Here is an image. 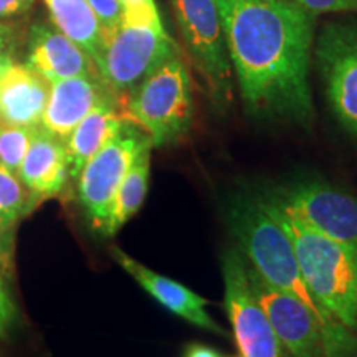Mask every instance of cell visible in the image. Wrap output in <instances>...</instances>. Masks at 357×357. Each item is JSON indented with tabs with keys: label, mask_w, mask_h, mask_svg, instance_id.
I'll use <instances>...</instances> for the list:
<instances>
[{
	"label": "cell",
	"mask_w": 357,
	"mask_h": 357,
	"mask_svg": "<svg viewBox=\"0 0 357 357\" xmlns=\"http://www.w3.org/2000/svg\"><path fill=\"white\" fill-rule=\"evenodd\" d=\"M231 68L253 116L307 123L314 15L296 0H215Z\"/></svg>",
	"instance_id": "1"
},
{
	"label": "cell",
	"mask_w": 357,
	"mask_h": 357,
	"mask_svg": "<svg viewBox=\"0 0 357 357\" xmlns=\"http://www.w3.org/2000/svg\"><path fill=\"white\" fill-rule=\"evenodd\" d=\"M227 223L248 265L268 284L301 301L319 326L326 357H357V336L318 301L303 278L291 240L261 195L230 199Z\"/></svg>",
	"instance_id": "2"
},
{
	"label": "cell",
	"mask_w": 357,
	"mask_h": 357,
	"mask_svg": "<svg viewBox=\"0 0 357 357\" xmlns=\"http://www.w3.org/2000/svg\"><path fill=\"white\" fill-rule=\"evenodd\" d=\"M263 199V197H261ZM268 205L287 231L307 288L352 333H357V247L328 238Z\"/></svg>",
	"instance_id": "3"
},
{
	"label": "cell",
	"mask_w": 357,
	"mask_h": 357,
	"mask_svg": "<svg viewBox=\"0 0 357 357\" xmlns=\"http://www.w3.org/2000/svg\"><path fill=\"white\" fill-rule=\"evenodd\" d=\"M123 118L144 131L153 146H166L189 131L194 118L192 79L181 55L171 58L118 100Z\"/></svg>",
	"instance_id": "4"
},
{
	"label": "cell",
	"mask_w": 357,
	"mask_h": 357,
	"mask_svg": "<svg viewBox=\"0 0 357 357\" xmlns=\"http://www.w3.org/2000/svg\"><path fill=\"white\" fill-rule=\"evenodd\" d=\"M177 55V45L164 25L123 20L118 29L105 35L95 65L105 86L116 100H121Z\"/></svg>",
	"instance_id": "5"
},
{
	"label": "cell",
	"mask_w": 357,
	"mask_h": 357,
	"mask_svg": "<svg viewBox=\"0 0 357 357\" xmlns=\"http://www.w3.org/2000/svg\"><path fill=\"white\" fill-rule=\"evenodd\" d=\"M278 211L328 238L357 247V199L319 181H301L263 192Z\"/></svg>",
	"instance_id": "6"
},
{
	"label": "cell",
	"mask_w": 357,
	"mask_h": 357,
	"mask_svg": "<svg viewBox=\"0 0 357 357\" xmlns=\"http://www.w3.org/2000/svg\"><path fill=\"white\" fill-rule=\"evenodd\" d=\"M153 141L144 131L131 123L121 129L101 147L77 177L78 199L83 211L96 230L105 231L113 199L123 178L142 151L149 149Z\"/></svg>",
	"instance_id": "7"
},
{
	"label": "cell",
	"mask_w": 357,
	"mask_h": 357,
	"mask_svg": "<svg viewBox=\"0 0 357 357\" xmlns=\"http://www.w3.org/2000/svg\"><path fill=\"white\" fill-rule=\"evenodd\" d=\"M190 61L204 78L212 100L231 96V63L215 0H171Z\"/></svg>",
	"instance_id": "8"
},
{
	"label": "cell",
	"mask_w": 357,
	"mask_h": 357,
	"mask_svg": "<svg viewBox=\"0 0 357 357\" xmlns=\"http://www.w3.org/2000/svg\"><path fill=\"white\" fill-rule=\"evenodd\" d=\"M225 307L242 357H287L273 326L258 303L248 276L247 258L238 248L222 257Z\"/></svg>",
	"instance_id": "9"
},
{
	"label": "cell",
	"mask_w": 357,
	"mask_h": 357,
	"mask_svg": "<svg viewBox=\"0 0 357 357\" xmlns=\"http://www.w3.org/2000/svg\"><path fill=\"white\" fill-rule=\"evenodd\" d=\"M316 61L334 116L357 136V22L326 25L316 45Z\"/></svg>",
	"instance_id": "10"
},
{
	"label": "cell",
	"mask_w": 357,
	"mask_h": 357,
	"mask_svg": "<svg viewBox=\"0 0 357 357\" xmlns=\"http://www.w3.org/2000/svg\"><path fill=\"white\" fill-rule=\"evenodd\" d=\"M248 276L253 293L284 351L293 357H326L319 326L312 312L291 294L263 281L250 265Z\"/></svg>",
	"instance_id": "11"
},
{
	"label": "cell",
	"mask_w": 357,
	"mask_h": 357,
	"mask_svg": "<svg viewBox=\"0 0 357 357\" xmlns=\"http://www.w3.org/2000/svg\"><path fill=\"white\" fill-rule=\"evenodd\" d=\"M29 66L50 83L73 77H98L93 58L47 22H37L30 29Z\"/></svg>",
	"instance_id": "12"
},
{
	"label": "cell",
	"mask_w": 357,
	"mask_h": 357,
	"mask_svg": "<svg viewBox=\"0 0 357 357\" xmlns=\"http://www.w3.org/2000/svg\"><path fill=\"white\" fill-rule=\"evenodd\" d=\"M113 257L121 265L123 270L131 275L137 281V284L149 293L160 306L177 314L178 318L189 321L190 324L197 326V328L225 336V329L212 319V316L207 312V300L200 294L192 291L178 281L149 270L142 263L124 253L123 250L113 248Z\"/></svg>",
	"instance_id": "13"
},
{
	"label": "cell",
	"mask_w": 357,
	"mask_h": 357,
	"mask_svg": "<svg viewBox=\"0 0 357 357\" xmlns=\"http://www.w3.org/2000/svg\"><path fill=\"white\" fill-rule=\"evenodd\" d=\"M111 95L113 93L100 77H73L53 82L42 116V128L65 141L84 116Z\"/></svg>",
	"instance_id": "14"
},
{
	"label": "cell",
	"mask_w": 357,
	"mask_h": 357,
	"mask_svg": "<svg viewBox=\"0 0 357 357\" xmlns=\"http://www.w3.org/2000/svg\"><path fill=\"white\" fill-rule=\"evenodd\" d=\"M17 176L29 190L30 204L56 197L70 177L63 139L38 126Z\"/></svg>",
	"instance_id": "15"
},
{
	"label": "cell",
	"mask_w": 357,
	"mask_h": 357,
	"mask_svg": "<svg viewBox=\"0 0 357 357\" xmlns=\"http://www.w3.org/2000/svg\"><path fill=\"white\" fill-rule=\"evenodd\" d=\"M50 84L32 66L12 61L0 73V124L37 128L42 123Z\"/></svg>",
	"instance_id": "16"
},
{
	"label": "cell",
	"mask_w": 357,
	"mask_h": 357,
	"mask_svg": "<svg viewBox=\"0 0 357 357\" xmlns=\"http://www.w3.org/2000/svg\"><path fill=\"white\" fill-rule=\"evenodd\" d=\"M126 119L116 96H108L93 108L68 134L65 142L68 176L77 181L84 164L121 129Z\"/></svg>",
	"instance_id": "17"
},
{
	"label": "cell",
	"mask_w": 357,
	"mask_h": 357,
	"mask_svg": "<svg viewBox=\"0 0 357 357\" xmlns=\"http://www.w3.org/2000/svg\"><path fill=\"white\" fill-rule=\"evenodd\" d=\"M50 10L53 24L61 33L78 43L93 61L102 47V29L88 0H43Z\"/></svg>",
	"instance_id": "18"
},
{
	"label": "cell",
	"mask_w": 357,
	"mask_h": 357,
	"mask_svg": "<svg viewBox=\"0 0 357 357\" xmlns=\"http://www.w3.org/2000/svg\"><path fill=\"white\" fill-rule=\"evenodd\" d=\"M151 149L153 147L142 151L139 158L134 160L126 177L123 178L111 205L108 222L102 231L105 235H114L119 229H123L124 223L136 215L141 205L144 204L151 174Z\"/></svg>",
	"instance_id": "19"
},
{
	"label": "cell",
	"mask_w": 357,
	"mask_h": 357,
	"mask_svg": "<svg viewBox=\"0 0 357 357\" xmlns=\"http://www.w3.org/2000/svg\"><path fill=\"white\" fill-rule=\"evenodd\" d=\"M30 195L15 172L0 166V231L10 229L26 212Z\"/></svg>",
	"instance_id": "20"
},
{
	"label": "cell",
	"mask_w": 357,
	"mask_h": 357,
	"mask_svg": "<svg viewBox=\"0 0 357 357\" xmlns=\"http://www.w3.org/2000/svg\"><path fill=\"white\" fill-rule=\"evenodd\" d=\"M37 128L0 124V166L17 174Z\"/></svg>",
	"instance_id": "21"
},
{
	"label": "cell",
	"mask_w": 357,
	"mask_h": 357,
	"mask_svg": "<svg viewBox=\"0 0 357 357\" xmlns=\"http://www.w3.org/2000/svg\"><path fill=\"white\" fill-rule=\"evenodd\" d=\"M123 3V20L134 22V24H149L160 26V20L155 0H121Z\"/></svg>",
	"instance_id": "22"
},
{
	"label": "cell",
	"mask_w": 357,
	"mask_h": 357,
	"mask_svg": "<svg viewBox=\"0 0 357 357\" xmlns=\"http://www.w3.org/2000/svg\"><path fill=\"white\" fill-rule=\"evenodd\" d=\"M88 3L91 10L95 12L105 35L113 32L121 25L124 13L121 0H88Z\"/></svg>",
	"instance_id": "23"
},
{
	"label": "cell",
	"mask_w": 357,
	"mask_h": 357,
	"mask_svg": "<svg viewBox=\"0 0 357 357\" xmlns=\"http://www.w3.org/2000/svg\"><path fill=\"white\" fill-rule=\"evenodd\" d=\"M311 15L337 12H357V0H296Z\"/></svg>",
	"instance_id": "24"
},
{
	"label": "cell",
	"mask_w": 357,
	"mask_h": 357,
	"mask_svg": "<svg viewBox=\"0 0 357 357\" xmlns=\"http://www.w3.org/2000/svg\"><path fill=\"white\" fill-rule=\"evenodd\" d=\"M17 42V25L10 22H0V73L12 63V53Z\"/></svg>",
	"instance_id": "25"
},
{
	"label": "cell",
	"mask_w": 357,
	"mask_h": 357,
	"mask_svg": "<svg viewBox=\"0 0 357 357\" xmlns=\"http://www.w3.org/2000/svg\"><path fill=\"white\" fill-rule=\"evenodd\" d=\"M15 319V305H13L8 289L0 276V336H6Z\"/></svg>",
	"instance_id": "26"
},
{
	"label": "cell",
	"mask_w": 357,
	"mask_h": 357,
	"mask_svg": "<svg viewBox=\"0 0 357 357\" xmlns=\"http://www.w3.org/2000/svg\"><path fill=\"white\" fill-rule=\"evenodd\" d=\"M35 0H0V22L25 15L33 7Z\"/></svg>",
	"instance_id": "27"
},
{
	"label": "cell",
	"mask_w": 357,
	"mask_h": 357,
	"mask_svg": "<svg viewBox=\"0 0 357 357\" xmlns=\"http://www.w3.org/2000/svg\"><path fill=\"white\" fill-rule=\"evenodd\" d=\"M185 357H220V356H218L213 349H211V347L195 344L189 347Z\"/></svg>",
	"instance_id": "28"
},
{
	"label": "cell",
	"mask_w": 357,
	"mask_h": 357,
	"mask_svg": "<svg viewBox=\"0 0 357 357\" xmlns=\"http://www.w3.org/2000/svg\"><path fill=\"white\" fill-rule=\"evenodd\" d=\"M0 257H2V248H0Z\"/></svg>",
	"instance_id": "29"
}]
</instances>
